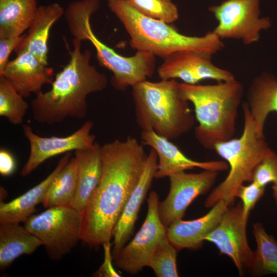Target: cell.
I'll list each match as a JSON object with an SVG mask.
<instances>
[{"mask_svg": "<svg viewBox=\"0 0 277 277\" xmlns=\"http://www.w3.org/2000/svg\"><path fill=\"white\" fill-rule=\"evenodd\" d=\"M77 165V190L71 205L82 212L99 184L102 169L101 146L95 143L90 148L75 151Z\"/></svg>", "mask_w": 277, "mask_h": 277, "instance_id": "21", "label": "cell"}, {"mask_svg": "<svg viewBox=\"0 0 277 277\" xmlns=\"http://www.w3.org/2000/svg\"><path fill=\"white\" fill-rule=\"evenodd\" d=\"M148 154L132 136L101 146L102 174L82 212L81 241L98 247L110 241L124 207L143 171Z\"/></svg>", "mask_w": 277, "mask_h": 277, "instance_id": "1", "label": "cell"}, {"mask_svg": "<svg viewBox=\"0 0 277 277\" xmlns=\"http://www.w3.org/2000/svg\"><path fill=\"white\" fill-rule=\"evenodd\" d=\"M212 55L193 50L174 52L164 59L157 69L161 80L179 78L184 83L197 84L205 79L217 82L235 79L229 71L215 66L211 61Z\"/></svg>", "mask_w": 277, "mask_h": 277, "instance_id": "14", "label": "cell"}, {"mask_svg": "<svg viewBox=\"0 0 277 277\" xmlns=\"http://www.w3.org/2000/svg\"><path fill=\"white\" fill-rule=\"evenodd\" d=\"M82 222L81 212L71 206H60L31 215L24 227L41 241L51 259L59 260L81 241Z\"/></svg>", "mask_w": 277, "mask_h": 277, "instance_id": "8", "label": "cell"}, {"mask_svg": "<svg viewBox=\"0 0 277 277\" xmlns=\"http://www.w3.org/2000/svg\"><path fill=\"white\" fill-rule=\"evenodd\" d=\"M25 35L20 36L0 38V76L8 63L11 53L16 48L23 39Z\"/></svg>", "mask_w": 277, "mask_h": 277, "instance_id": "33", "label": "cell"}, {"mask_svg": "<svg viewBox=\"0 0 277 277\" xmlns=\"http://www.w3.org/2000/svg\"><path fill=\"white\" fill-rule=\"evenodd\" d=\"M157 193L152 191L147 199L146 219L134 238L125 245L114 258L115 265L120 269L136 274L144 267L159 242L166 237V227L158 213Z\"/></svg>", "mask_w": 277, "mask_h": 277, "instance_id": "10", "label": "cell"}, {"mask_svg": "<svg viewBox=\"0 0 277 277\" xmlns=\"http://www.w3.org/2000/svg\"><path fill=\"white\" fill-rule=\"evenodd\" d=\"M38 7L37 0H0V38L22 35Z\"/></svg>", "mask_w": 277, "mask_h": 277, "instance_id": "24", "label": "cell"}, {"mask_svg": "<svg viewBox=\"0 0 277 277\" xmlns=\"http://www.w3.org/2000/svg\"><path fill=\"white\" fill-rule=\"evenodd\" d=\"M93 127V122L87 121L68 136L42 137L35 134L30 125H24L23 133L30 145V153L21 171V176H28L50 157L93 147L96 143L95 136L91 132Z\"/></svg>", "mask_w": 277, "mask_h": 277, "instance_id": "13", "label": "cell"}, {"mask_svg": "<svg viewBox=\"0 0 277 277\" xmlns=\"http://www.w3.org/2000/svg\"><path fill=\"white\" fill-rule=\"evenodd\" d=\"M91 14L87 12H76L68 19L67 25L73 38L88 41L93 46L100 64L112 73V86L119 91L151 77L155 68V56L150 52L137 51L131 56H124L103 43L93 32L90 24Z\"/></svg>", "mask_w": 277, "mask_h": 277, "instance_id": "7", "label": "cell"}, {"mask_svg": "<svg viewBox=\"0 0 277 277\" xmlns=\"http://www.w3.org/2000/svg\"><path fill=\"white\" fill-rule=\"evenodd\" d=\"M177 250L167 236L161 240L152 252L147 266L157 277H177Z\"/></svg>", "mask_w": 277, "mask_h": 277, "instance_id": "28", "label": "cell"}, {"mask_svg": "<svg viewBox=\"0 0 277 277\" xmlns=\"http://www.w3.org/2000/svg\"><path fill=\"white\" fill-rule=\"evenodd\" d=\"M244 128L238 138L216 144L214 151L224 159L229 167L225 179L211 191L205 206L212 207L220 200L228 207L233 206L239 188L245 182L252 181L255 168L266 156L274 151L266 142L264 134H260L245 102L242 104Z\"/></svg>", "mask_w": 277, "mask_h": 277, "instance_id": "6", "label": "cell"}, {"mask_svg": "<svg viewBox=\"0 0 277 277\" xmlns=\"http://www.w3.org/2000/svg\"><path fill=\"white\" fill-rule=\"evenodd\" d=\"M19 223L0 225V269L3 271L22 255H30L42 245L41 241Z\"/></svg>", "mask_w": 277, "mask_h": 277, "instance_id": "23", "label": "cell"}, {"mask_svg": "<svg viewBox=\"0 0 277 277\" xmlns=\"http://www.w3.org/2000/svg\"><path fill=\"white\" fill-rule=\"evenodd\" d=\"M65 10L58 3L38 6L28 32L15 49L17 53L27 51L39 62L48 66V39L50 30L64 14Z\"/></svg>", "mask_w": 277, "mask_h": 277, "instance_id": "19", "label": "cell"}, {"mask_svg": "<svg viewBox=\"0 0 277 277\" xmlns=\"http://www.w3.org/2000/svg\"><path fill=\"white\" fill-rule=\"evenodd\" d=\"M265 190L253 181L248 185H241L237 190L236 197L242 201L243 216L248 220L249 213L263 195Z\"/></svg>", "mask_w": 277, "mask_h": 277, "instance_id": "31", "label": "cell"}, {"mask_svg": "<svg viewBox=\"0 0 277 277\" xmlns=\"http://www.w3.org/2000/svg\"><path fill=\"white\" fill-rule=\"evenodd\" d=\"M247 222L239 202L228 207L218 225L204 238L232 260L241 276L250 270L253 256L247 239Z\"/></svg>", "mask_w": 277, "mask_h": 277, "instance_id": "11", "label": "cell"}, {"mask_svg": "<svg viewBox=\"0 0 277 277\" xmlns=\"http://www.w3.org/2000/svg\"><path fill=\"white\" fill-rule=\"evenodd\" d=\"M77 165L75 157L71 158L54 178L42 204L45 208L71 206L77 190Z\"/></svg>", "mask_w": 277, "mask_h": 277, "instance_id": "25", "label": "cell"}, {"mask_svg": "<svg viewBox=\"0 0 277 277\" xmlns=\"http://www.w3.org/2000/svg\"><path fill=\"white\" fill-rule=\"evenodd\" d=\"M157 163V154L151 148L139 181L126 203L114 228L112 250L114 258L126 245L133 232L141 206L154 179Z\"/></svg>", "mask_w": 277, "mask_h": 277, "instance_id": "16", "label": "cell"}, {"mask_svg": "<svg viewBox=\"0 0 277 277\" xmlns=\"http://www.w3.org/2000/svg\"><path fill=\"white\" fill-rule=\"evenodd\" d=\"M245 103L254 120L257 131L264 134L268 115L272 112L277 113V80L267 72L255 76L248 89Z\"/></svg>", "mask_w": 277, "mask_h": 277, "instance_id": "22", "label": "cell"}, {"mask_svg": "<svg viewBox=\"0 0 277 277\" xmlns=\"http://www.w3.org/2000/svg\"><path fill=\"white\" fill-rule=\"evenodd\" d=\"M132 88L136 120L142 130L152 129L171 141L193 127L195 116L175 79L145 80Z\"/></svg>", "mask_w": 277, "mask_h": 277, "instance_id": "5", "label": "cell"}, {"mask_svg": "<svg viewBox=\"0 0 277 277\" xmlns=\"http://www.w3.org/2000/svg\"><path fill=\"white\" fill-rule=\"evenodd\" d=\"M272 189L273 190V196L277 205V183L272 185Z\"/></svg>", "mask_w": 277, "mask_h": 277, "instance_id": "35", "label": "cell"}, {"mask_svg": "<svg viewBox=\"0 0 277 277\" xmlns=\"http://www.w3.org/2000/svg\"><path fill=\"white\" fill-rule=\"evenodd\" d=\"M253 233L256 249L253 251L249 271L256 275H277V241L266 232L260 223L253 225Z\"/></svg>", "mask_w": 277, "mask_h": 277, "instance_id": "26", "label": "cell"}, {"mask_svg": "<svg viewBox=\"0 0 277 277\" xmlns=\"http://www.w3.org/2000/svg\"><path fill=\"white\" fill-rule=\"evenodd\" d=\"M9 61L3 74L24 98L42 91V86L52 83L53 69L38 61L27 51L18 52Z\"/></svg>", "mask_w": 277, "mask_h": 277, "instance_id": "17", "label": "cell"}, {"mask_svg": "<svg viewBox=\"0 0 277 277\" xmlns=\"http://www.w3.org/2000/svg\"><path fill=\"white\" fill-rule=\"evenodd\" d=\"M82 42L73 38V49H69L70 60L58 72L49 91L39 92L31 102L34 119L52 125L68 117L83 118L88 105L87 96L106 89V75L90 64L91 52L82 51Z\"/></svg>", "mask_w": 277, "mask_h": 277, "instance_id": "2", "label": "cell"}, {"mask_svg": "<svg viewBox=\"0 0 277 277\" xmlns=\"http://www.w3.org/2000/svg\"><path fill=\"white\" fill-rule=\"evenodd\" d=\"M252 181L265 187L269 183H277V154L274 151L265 157L256 167Z\"/></svg>", "mask_w": 277, "mask_h": 277, "instance_id": "30", "label": "cell"}, {"mask_svg": "<svg viewBox=\"0 0 277 277\" xmlns=\"http://www.w3.org/2000/svg\"><path fill=\"white\" fill-rule=\"evenodd\" d=\"M71 152L66 153L59 160L54 169L44 180L25 193L12 201L0 203V223H20L28 220L42 203L44 197L57 174L71 159Z\"/></svg>", "mask_w": 277, "mask_h": 277, "instance_id": "20", "label": "cell"}, {"mask_svg": "<svg viewBox=\"0 0 277 277\" xmlns=\"http://www.w3.org/2000/svg\"><path fill=\"white\" fill-rule=\"evenodd\" d=\"M141 143L152 148L157 156L154 179L169 177L182 171L200 168L204 170L221 171L228 168L223 161L200 162L188 157L175 145L156 133L152 129L142 130Z\"/></svg>", "mask_w": 277, "mask_h": 277, "instance_id": "15", "label": "cell"}, {"mask_svg": "<svg viewBox=\"0 0 277 277\" xmlns=\"http://www.w3.org/2000/svg\"><path fill=\"white\" fill-rule=\"evenodd\" d=\"M140 13L170 24L178 19L176 5L171 0H127Z\"/></svg>", "mask_w": 277, "mask_h": 277, "instance_id": "29", "label": "cell"}, {"mask_svg": "<svg viewBox=\"0 0 277 277\" xmlns=\"http://www.w3.org/2000/svg\"><path fill=\"white\" fill-rule=\"evenodd\" d=\"M217 175L218 171L210 170L196 173L182 171L171 174L168 177V195L163 201L159 202L157 206L160 218L165 227L182 219L192 201L211 188Z\"/></svg>", "mask_w": 277, "mask_h": 277, "instance_id": "12", "label": "cell"}, {"mask_svg": "<svg viewBox=\"0 0 277 277\" xmlns=\"http://www.w3.org/2000/svg\"><path fill=\"white\" fill-rule=\"evenodd\" d=\"M104 249V258L102 265L93 274L97 277H120L121 274L114 268L113 265L112 243L110 241L102 244Z\"/></svg>", "mask_w": 277, "mask_h": 277, "instance_id": "32", "label": "cell"}, {"mask_svg": "<svg viewBox=\"0 0 277 277\" xmlns=\"http://www.w3.org/2000/svg\"><path fill=\"white\" fill-rule=\"evenodd\" d=\"M183 97L194 107L198 125L194 136L205 149L233 138L244 94L243 85L235 79L215 84L180 83Z\"/></svg>", "mask_w": 277, "mask_h": 277, "instance_id": "3", "label": "cell"}, {"mask_svg": "<svg viewBox=\"0 0 277 277\" xmlns=\"http://www.w3.org/2000/svg\"><path fill=\"white\" fill-rule=\"evenodd\" d=\"M29 105L5 77L0 76V115L13 125L23 123Z\"/></svg>", "mask_w": 277, "mask_h": 277, "instance_id": "27", "label": "cell"}, {"mask_svg": "<svg viewBox=\"0 0 277 277\" xmlns=\"http://www.w3.org/2000/svg\"><path fill=\"white\" fill-rule=\"evenodd\" d=\"M228 208L223 200L214 204L205 215L190 221H174L166 228V236L177 251L201 247L205 236L218 225Z\"/></svg>", "mask_w": 277, "mask_h": 277, "instance_id": "18", "label": "cell"}, {"mask_svg": "<svg viewBox=\"0 0 277 277\" xmlns=\"http://www.w3.org/2000/svg\"><path fill=\"white\" fill-rule=\"evenodd\" d=\"M260 0H225L208 8L217 21L212 31L221 39L230 38L248 45L258 42L260 32L271 26L269 17H261Z\"/></svg>", "mask_w": 277, "mask_h": 277, "instance_id": "9", "label": "cell"}, {"mask_svg": "<svg viewBox=\"0 0 277 277\" xmlns=\"http://www.w3.org/2000/svg\"><path fill=\"white\" fill-rule=\"evenodd\" d=\"M110 11L120 20L130 36V45L165 58L180 51L193 50L213 55L225 45L212 31L202 36L183 34L161 20L146 16L133 8L127 0H107Z\"/></svg>", "mask_w": 277, "mask_h": 277, "instance_id": "4", "label": "cell"}, {"mask_svg": "<svg viewBox=\"0 0 277 277\" xmlns=\"http://www.w3.org/2000/svg\"><path fill=\"white\" fill-rule=\"evenodd\" d=\"M16 162L13 155L7 150H0V173L5 176L11 175L15 171Z\"/></svg>", "mask_w": 277, "mask_h": 277, "instance_id": "34", "label": "cell"}]
</instances>
